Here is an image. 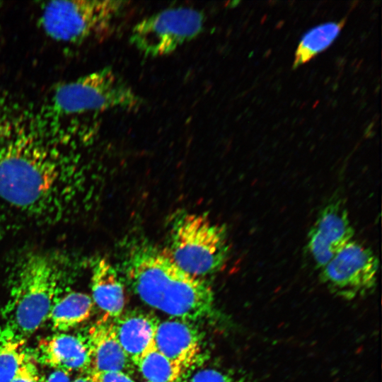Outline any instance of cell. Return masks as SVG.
<instances>
[{
    "mask_svg": "<svg viewBox=\"0 0 382 382\" xmlns=\"http://www.w3.org/2000/svg\"><path fill=\"white\" fill-rule=\"evenodd\" d=\"M154 346L185 370L194 364L200 355V335L188 320H167L157 325Z\"/></svg>",
    "mask_w": 382,
    "mask_h": 382,
    "instance_id": "30bf717a",
    "label": "cell"
},
{
    "mask_svg": "<svg viewBox=\"0 0 382 382\" xmlns=\"http://www.w3.org/2000/svg\"><path fill=\"white\" fill-rule=\"evenodd\" d=\"M180 382H254L246 378L236 377L212 369H202Z\"/></svg>",
    "mask_w": 382,
    "mask_h": 382,
    "instance_id": "d6986e66",
    "label": "cell"
},
{
    "mask_svg": "<svg viewBox=\"0 0 382 382\" xmlns=\"http://www.w3.org/2000/svg\"><path fill=\"white\" fill-rule=\"evenodd\" d=\"M91 375L97 382H135L129 374L121 371H108Z\"/></svg>",
    "mask_w": 382,
    "mask_h": 382,
    "instance_id": "44dd1931",
    "label": "cell"
},
{
    "mask_svg": "<svg viewBox=\"0 0 382 382\" xmlns=\"http://www.w3.org/2000/svg\"><path fill=\"white\" fill-rule=\"evenodd\" d=\"M40 361L69 373L87 371L90 350L86 337L58 333L40 341L37 349Z\"/></svg>",
    "mask_w": 382,
    "mask_h": 382,
    "instance_id": "7c38bea8",
    "label": "cell"
},
{
    "mask_svg": "<svg viewBox=\"0 0 382 382\" xmlns=\"http://www.w3.org/2000/svg\"><path fill=\"white\" fill-rule=\"evenodd\" d=\"M62 279L60 265L48 255H26L18 266L3 309V325L25 340L48 318Z\"/></svg>",
    "mask_w": 382,
    "mask_h": 382,
    "instance_id": "3957f363",
    "label": "cell"
},
{
    "mask_svg": "<svg viewBox=\"0 0 382 382\" xmlns=\"http://www.w3.org/2000/svg\"><path fill=\"white\" fill-rule=\"evenodd\" d=\"M22 339L4 325L0 326V382H10L28 357Z\"/></svg>",
    "mask_w": 382,
    "mask_h": 382,
    "instance_id": "e0dca14e",
    "label": "cell"
},
{
    "mask_svg": "<svg viewBox=\"0 0 382 382\" xmlns=\"http://www.w3.org/2000/svg\"><path fill=\"white\" fill-rule=\"evenodd\" d=\"M72 382H97V381L93 375L87 374L85 376H80L76 378Z\"/></svg>",
    "mask_w": 382,
    "mask_h": 382,
    "instance_id": "603a6c76",
    "label": "cell"
},
{
    "mask_svg": "<svg viewBox=\"0 0 382 382\" xmlns=\"http://www.w3.org/2000/svg\"><path fill=\"white\" fill-rule=\"evenodd\" d=\"M354 229L341 200H335L320 212L308 236V250L320 269L352 241Z\"/></svg>",
    "mask_w": 382,
    "mask_h": 382,
    "instance_id": "9c48e42d",
    "label": "cell"
},
{
    "mask_svg": "<svg viewBox=\"0 0 382 382\" xmlns=\"http://www.w3.org/2000/svg\"><path fill=\"white\" fill-rule=\"evenodd\" d=\"M345 22L344 18L338 22L323 23L305 33L296 50L293 68H297L327 49L338 36Z\"/></svg>",
    "mask_w": 382,
    "mask_h": 382,
    "instance_id": "2e32d148",
    "label": "cell"
},
{
    "mask_svg": "<svg viewBox=\"0 0 382 382\" xmlns=\"http://www.w3.org/2000/svg\"><path fill=\"white\" fill-rule=\"evenodd\" d=\"M117 339L134 366L154 347L159 320L154 315L139 311L121 314L113 319Z\"/></svg>",
    "mask_w": 382,
    "mask_h": 382,
    "instance_id": "4fadbf2b",
    "label": "cell"
},
{
    "mask_svg": "<svg viewBox=\"0 0 382 382\" xmlns=\"http://www.w3.org/2000/svg\"><path fill=\"white\" fill-rule=\"evenodd\" d=\"M169 248L173 261L187 273L197 277L221 270L228 260L227 232L207 216L179 214L170 228Z\"/></svg>",
    "mask_w": 382,
    "mask_h": 382,
    "instance_id": "277c9868",
    "label": "cell"
},
{
    "mask_svg": "<svg viewBox=\"0 0 382 382\" xmlns=\"http://www.w3.org/2000/svg\"><path fill=\"white\" fill-rule=\"evenodd\" d=\"M145 382H149V381H145Z\"/></svg>",
    "mask_w": 382,
    "mask_h": 382,
    "instance_id": "cb8c5ba5",
    "label": "cell"
},
{
    "mask_svg": "<svg viewBox=\"0 0 382 382\" xmlns=\"http://www.w3.org/2000/svg\"><path fill=\"white\" fill-rule=\"evenodd\" d=\"M378 267V260L369 248L351 241L320 269V279L332 293L352 299L375 288Z\"/></svg>",
    "mask_w": 382,
    "mask_h": 382,
    "instance_id": "ba28073f",
    "label": "cell"
},
{
    "mask_svg": "<svg viewBox=\"0 0 382 382\" xmlns=\"http://www.w3.org/2000/svg\"><path fill=\"white\" fill-rule=\"evenodd\" d=\"M137 366L149 382H180L185 371L158 352L155 346L141 358Z\"/></svg>",
    "mask_w": 382,
    "mask_h": 382,
    "instance_id": "ac0fdd59",
    "label": "cell"
},
{
    "mask_svg": "<svg viewBox=\"0 0 382 382\" xmlns=\"http://www.w3.org/2000/svg\"><path fill=\"white\" fill-rule=\"evenodd\" d=\"M86 338L90 350L87 374L121 371L128 374L132 369L134 364L117 339L113 318L105 316L90 329Z\"/></svg>",
    "mask_w": 382,
    "mask_h": 382,
    "instance_id": "8fae6325",
    "label": "cell"
},
{
    "mask_svg": "<svg viewBox=\"0 0 382 382\" xmlns=\"http://www.w3.org/2000/svg\"><path fill=\"white\" fill-rule=\"evenodd\" d=\"M11 134L0 141V199L37 218L68 213L82 187L77 162L31 132Z\"/></svg>",
    "mask_w": 382,
    "mask_h": 382,
    "instance_id": "6da1fadb",
    "label": "cell"
},
{
    "mask_svg": "<svg viewBox=\"0 0 382 382\" xmlns=\"http://www.w3.org/2000/svg\"><path fill=\"white\" fill-rule=\"evenodd\" d=\"M10 382H42L35 363L29 355Z\"/></svg>",
    "mask_w": 382,
    "mask_h": 382,
    "instance_id": "ffe728a7",
    "label": "cell"
},
{
    "mask_svg": "<svg viewBox=\"0 0 382 382\" xmlns=\"http://www.w3.org/2000/svg\"><path fill=\"white\" fill-rule=\"evenodd\" d=\"M93 306L88 295L71 291L54 302L48 318L54 330L67 331L83 322L91 315Z\"/></svg>",
    "mask_w": 382,
    "mask_h": 382,
    "instance_id": "9a60e30c",
    "label": "cell"
},
{
    "mask_svg": "<svg viewBox=\"0 0 382 382\" xmlns=\"http://www.w3.org/2000/svg\"><path fill=\"white\" fill-rule=\"evenodd\" d=\"M91 270L92 299L105 313L116 318L122 314L125 306V291L116 269L105 258L93 261Z\"/></svg>",
    "mask_w": 382,
    "mask_h": 382,
    "instance_id": "5bb4252c",
    "label": "cell"
},
{
    "mask_svg": "<svg viewBox=\"0 0 382 382\" xmlns=\"http://www.w3.org/2000/svg\"><path fill=\"white\" fill-rule=\"evenodd\" d=\"M122 266L134 292L153 308L188 321L206 318L214 311V296L209 284L183 270L167 250L147 240L129 242Z\"/></svg>",
    "mask_w": 382,
    "mask_h": 382,
    "instance_id": "7a4b0ae2",
    "label": "cell"
},
{
    "mask_svg": "<svg viewBox=\"0 0 382 382\" xmlns=\"http://www.w3.org/2000/svg\"><path fill=\"white\" fill-rule=\"evenodd\" d=\"M123 1H51L42 6L40 23L54 40L79 44L107 33L125 8Z\"/></svg>",
    "mask_w": 382,
    "mask_h": 382,
    "instance_id": "8992f818",
    "label": "cell"
},
{
    "mask_svg": "<svg viewBox=\"0 0 382 382\" xmlns=\"http://www.w3.org/2000/svg\"><path fill=\"white\" fill-rule=\"evenodd\" d=\"M143 100L132 87L111 68H103L59 84L50 107L59 116L111 110L134 111Z\"/></svg>",
    "mask_w": 382,
    "mask_h": 382,
    "instance_id": "5b68a950",
    "label": "cell"
},
{
    "mask_svg": "<svg viewBox=\"0 0 382 382\" xmlns=\"http://www.w3.org/2000/svg\"><path fill=\"white\" fill-rule=\"evenodd\" d=\"M204 24V16L197 9L166 8L138 22L129 42L144 57H163L198 36Z\"/></svg>",
    "mask_w": 382,
    "mask_h": 382,
    "instance_id": "52a82bcc",
    "label": "cell"
},
{
    "mask_svg": "<svg viewBox=\"0 0 382 382\" xmlns=\"http://www.w3.org/2000/svg\"><path fill=\"white\" fill-rule=\"evenodd\" d=\"M45 382H71L69 373L56 369L52 372Z\"/></svg>",
    "mask_w": 382,
    "mask_h": 382,
    "instance_id": "7402d4cb",
    "label": "cell"
}]
</instances>
